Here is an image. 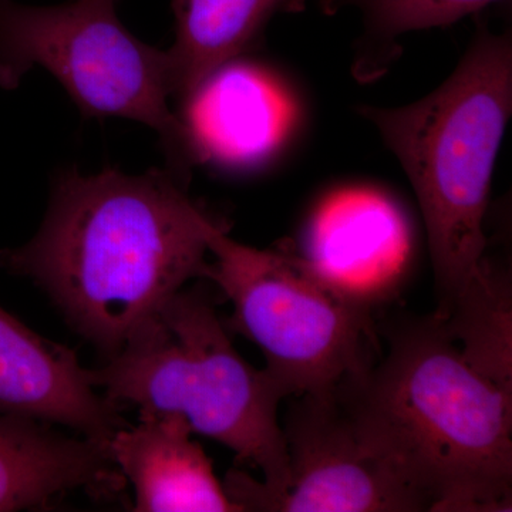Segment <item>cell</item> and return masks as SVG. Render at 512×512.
<instances>
[{"label": "cell", "mask_w": 512, "mask_h": 512, "mask_svg": "<svg viewBox=\"0 0 512 512\" xmlns=\"http://www.w3.org/2000/svg\"><path fill=\"white\" fill-rule=\"evenodd\" d=\"M306 10V0H173L175 40L165 50L171 97L198 87L264 40L279 15Z\"/></svg>", "instance_id": "12"}, {"label": "cell", "mask_w": 512, "mask_h": 512, "mask_svg": "<svg viewBox=\"0 0 512 512\" xmlns=\"http://www.w3.org/2000/svg\"><path fill=\"white\" fill-rule=\"evenodd\" d=\"M170 168L64 171L42 227L0 251V266L47 293L70 326L110 357L190 279H204L222 222Z\"/></svg>", "instance_id": "1"}, {"label": "cell", "mask_w": 512, "mask_h": 512, "mask_svg": "<svg viewBox=\"0 0 512 512\" xmlns=\"http://www.w3.org/2000/svg\"><path fill=\"white\" fill-rule=\"evenodd\" d=\"M126 484L106 444L0 414V512L49 510L76 491L116 501Z\"/></svg>", "instance_id": "9"}, {"label": "cell", "mask_w": 512, "mask_h": 512, "mask_svg": "<svg viewBox=\"0 0 512 512\" xmlns=\"http://www.w3.org/2000/svg\"><path fill=\"white\" fill-rule=\"evenodd\" d=\"M326 16L356 12L362 32L353 45V77L377 82L403 55L402 37L421 30L450 28L504 0H316Z\"/></svg>", "instance_id": "13"}, {"label": "cell", "mask_w": 512, "mask_h": 512, "mask_svg": "<svg viewBox=\"0 0 512 512\" xmlns=\"http://www.w3.org/2000/svg\"><path fill=\"white\" fill-rule=\"evenodd\" d=\"M382 333L386 352L335 389L360 439L429 511H510L512 394L468 365L440 316Z\"/></svg>", "instance_id": "2"}, {"label": "cell", "mask_w": 512, "mask_h": 512, "mask_svg": "<svg viewBox=\"0 0 512 512\" xmlns=\"http://www.w3.org/2000/svg\"><path fill=\"white\" fill-rule=\"evenodd\" d=\"M191 434L184 417L158 413L114 433L107 451L133 487V511L239 512Z\"/></svg>", "instance_id": "10"}, {"label": "cell", "mask_w": 512, "mask_h": 512, "mask_svg": "<svg viewBox=\"0 0 512 512\" xmlns=\"http://www.w3.org/2000/svg\"><path fill=\"white\" fill-rule=\"evenodd\" d=\"M123 409L93 386L74 350L0 308V414L69 427L107 446L127 426Z\"/></svg>", "instance_id": "8"}, {"label": "cell", "mask_w": 512, "mask_h": 512, "mask_svg": "<svg viewBox=\"0 0 512 512\" xmlns=\"http://www.w3.org/2000/svg\"><path fill=\"white\" fill-rule=\"evenodd\" d=\"M208 235L204 279L232 303L228 330L254 342L266 370L292 396L330 393L362 376L380 356L375 306L343 292L305 258Z\"/></svg>", "instance_id": "5"}, {"label": "cell", "mask_w": 512, "mask_h": 512, "mask_svg": "<svg viewBox=\"0 0 512 512\" xmlns=\"http://www.w3.org/2000/svg\"><path fill=\"white\" fill-rule=\"evenodd\" d=\"M42 67L86 117L134 120L153 128L167 165L185 181L200 164L190 131L170 109L165 50L120 22L116 0L29 6L0 0V87L13 90Z\"/></svg>", "instance_id": "6"}, {"label": "cell", "mask_w": 512, "mask_h": 512, "mask_svg": "<svg viewBox=\"0 0 512 512\" xmlns=\"http://www.w3.org/2000/svg\"><path fill=\"white\" fill-rule=\"evenodd\" d=\"M409 178L446 315L487 261L484 218L512 114V35L478 23L453 73L400 107L359 106Z\"/></svg>", "instance_id": "3"}, {"label": "cell", "mask_w": 512, "mask_h": 512, "mask_svg": "<svg viewBox=\"0 0 512 512\" xmlns=\"http://www.w3.org/2000/svg\"><path fill=\"white\" fill-rule=\"evenodd\" d=\"M305 258L333 285L376 308L402 271V228L382 202H335L316 221Z\"/></svg>", "instance_id": "11"}, {"label": "cell", "mask_w": 512, "mask_h": 512, "mask_svg": "<svg viewBox=\"0 0 512 512\" xmlns=\"http://www.w3.org/2000/svg\"><path fill=\"white\" fill-rule=\"evenodd\" d=\"M440 318L468 365L512 394V299L505 272L487 259Z\"/></svg>", "instance_id": "14"}, {"label": "cell", "mask_w": 512, "mask_h": 512, "mask_svg": "<svg viewBox=\"0 0 512 512\" xmlns=\"http://www.w3.org/2000/svg\"><path fill=\"white\" fill-rule=\"evenodd\" d=\"M89 376L111 402L136 406L140 414H177L192 433L224 444L238 463L262 471L264 481L249 477L255 490L274 494L286 487L278 407L291 390L238 355L201 286L175 293Z\"/></svg>", "instance_id": "4"}, {"label": "cell", "mask_w": 512, "mask_h": 512, "mask_svg": "<svg viewBox=\"0 0 512 512\" xmlns=\"http://www.w3.org/2000/svg\"><path fill=\"white\" fill-rule=\"evenodd\" d=\"M282 430L288 453L286 487L261 493L247 473L229 471L222 485L239 512L429 511L426 501L363 443L335 390L298 396Z\"/></svg>", "instance_id": "7"}]
</instances>
